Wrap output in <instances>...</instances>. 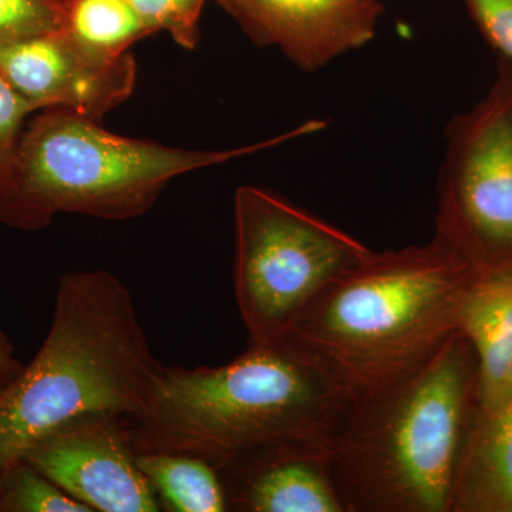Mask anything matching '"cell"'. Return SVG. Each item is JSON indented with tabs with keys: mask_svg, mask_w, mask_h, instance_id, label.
Segmentation results:
<instances>
[{
	"mask_svg": "<svg viewBox=\"0 0 512 512\" xmlns=\"http://www.w3.org/2000/svg\"><path fill=\"white\" fill-rule=\"evenodd\" d=\"M460 332L477 356L478 407L490 406L512 366V271L477 274L464 299Z\"/></svg>",
	"mask_w": 512,
	"mask_h": 512,
	"instance_id": "13",
	"label": "cell"
},
{
	"mask_svg": "<svg viewBox=\"0 0 512 512\" xmlns=\"http://www.w3.org/2000/svg\"><path fill=\"white\" fill-rule=\"evenodd\" d=\"M234 292L251 345L282 342L302 312L370 249L266 188L234 195Z\"/></svg>",
	"mask_w": 512,
	"mask_h": 512,
	"instance_id": "6",
	"label": "cell"
},
{
	"mask_svg": "<svg viewBox=\"0 0 512 512\" xmlns=\"http://www.w3.org/2000/svg\"><path fill=\"white\" fill-rule=\"evenodd\" d=\"M0 512H93L26 461L0 481Z\"/></svg>",
	"mask_w": 512,
	"mask_h": 512,
	"instance_id": "16",
	"label": "cell"
},
{
	"mask_svg": "<svg viewBox=\"0 0 512 512\" xmlns=\"http://www.w3.org/2000/svg\"><path fill=\"white\" fill-rule=\"evenodd\" d=\"M228 511L346 512L328 441L298 440L248 451L220 471Z\"/></svg>",
	"mask_w": 512,
	"mask_h": 512,
	"instance_id": "11",
	"label": "cell"
},
{
	"mask_svg": "<svg viewBox=\"0 0 512 512\" xmlns=\"http://www.w3.org/2000/svg\"><path fill=\"white\" fill-rule=\"evenodd\" d=\"M451 512H512V396L474 414Z\"/></svg>",
	"mask_w": 512,
	"mask_h": 512,
	"instance_id": "12",
	"label": "cell"
},
{
	"mask_svg": "<svg viewBox=\"0 0 512 512\" xmlns=\"http://www.w3.org/2000/svg\"><path fill=\"white\" fill-rule=\"evenodd\" d=\"M245 35L303 72L362 49L376 36L380 0H217Z\"/></svg>",
	"mask_w": 512,
	"mask_h": 512,
	"instance_id": "10",
	"label": "cell"
},
{
	"mask_svg": "<svg viewBox=\"0 0 512 512\" xmlns=\"http://www.w3.org/2000/svg\"><path fill=\"white\" fill-rule=\"evenodd\" d=\"M100 123L72 111H37L0 178V224L36 232L60 214L104 221L141 217L180 175L259 153L323 127L322 121L312 120L251 146L202 151L117 136Z\"/></svg>",
	"mask_w": 512,
	"mask_h": 512,
	"instance_id": "5",
	"label": "cell"
},
{
	"mask_svg": "<svg viewBox=\"0 0 512 512\" xmlns=\"http://www.w3.org/2000/svg\"><path fill=\"white\" fill-rule=\"evenodd\" d=\"M133 419L103 414L74 421L23 461L93 512L161 511L160 497L138 466Z\"/></svg>",
	"mask_w": 512,
	"mask_h": 512,
	"instance_id": "8",
	"label": "cell"
},
{
	"mask_svg": "<svg viewBox=\"0 0 512 512\" xmlns=\"http://www.w3.org/2000/svg\"><path fill=\"white\" fill-rule=\"evenodd\" d=\"M60 2H62L63 5H66V3L69 2V0H60Z\"/></svg>",
	"mask_w": 512,
	"mask_h": 512,
	"instance_id": "23",
	"label": "cell"
},
{
	"mask_svg": "<svg viewBox=\"0 0 512 512\" xmlns=\"http://www.w3.org/2000/svg\"><path fill=\"white\" fill-rule=\"evenodd\" d=\"M477 272L433 237L369 255L302 312L284 340L312 353L353 397L402 379L454 333Z\"/></svg>",
	"mask_w": 512,
	"mask_h": 512,
	"instance_id": "4",
	"label": "cell"
},
{
	"mask_svg": "<svg viewBox=\"0 0 512 512\" xmlns=\"http://www.w3.org/2000/svg\"><path fill=\"white\" fill-rule=\"evenodd\" d=\"M468 16L500 59L512 63V0H463Z\"/></svg>",
	"mask_w": 512,
	"mask_h": 512,
	"instance_id": "19",
	"label": "cell"
},
{
	"mask_svg": "<svg viewBox=\"0 0 512 512\" xmlns=\"http://www.w3.org/2000/svg\"><path fill=\"white\" fill-rule=\"evenodd\" d=\"M512 396V366L510 369V372H508L507 379H505L503 389H501L500 396L497 397V400H495V403L501 402V400L508 399V397ZM493 404H490V406H493ZM488 407V406H485Z\"/></svg>",
	"mask_w": 512,
	"mask_h": 512,
	"instance_id": "22",
	"label": "cell"
},
{
	"mask_svg": "<svg viewBox=\"0 0 512 512\" xmlns=\"http://www.w3.org/2000/svg\"><path fill=\"white\" fill-rule=\"evenodd\" d=\"M137 461L160 497L163 510L228 511L220 474L200 458L183 454L143 453L138 454Z\"/></svg>",
	"mask_w": 512,
	"mask_h": 512,
	"instance_id": "14",
	"label": "cell"
},
{
	"mask_svg": "<svg viewBox=\"0 0 512 512\" xmlns=\"http://www.w3.org/2000/svg\"><path fill=\"white\" fill-rule=\"evenodd\" d=\"M33 113L28 101L0 73V178L8 171L26 120Z\"/></svg>",
	"mask_w": 512,
	"mask_h": 512,
	"instance_id": "20",
	"label": "cell"
},
{
	"mask_svg": "<svg viewBox=\"0 0 512 512\" xmlns=\"http://www.w3.org/2000/svg\"><path fill=\"white\" fill-rule=\"evenodd\" d=\"M480 373L461 332L409 375L355 396L330 440L346 512H451Z\"/></svg>",
	"mask_w": 512,
	"mask_h": 512,
	"instance_id": "3",
	"label": "cell"
},
{
	"mask_svg": "<svg viewBox=\"0 0 512 512\" xmlns=\"http://www.w3.org/2000/svg\"><path fill=\"white\" fill-rule=\"evenodd\" d=\"M163 369L116 275L101 269L63 275L45 342L0 392V481L74 421L140 416Z\"/></svg>",
	"mask_w": 512,
	"mask_h": 512,
	"instance_id": "2",
	"label": "cell"
},
{
	"mask_svg": "<svg viewBox=\"0 0 512 512\" xmlns=\"http://www.w3.org/2000/svg\"><path fill=\"white\" fill-rule=\"evenodd\" d=\"M60 0H0V46L62 29Z\"/></svg>",
	"mask_w": 512,
	"mask_h": 512,
	"instance_id": "18",
	"label": "cell"
},
{
	"mask_svg": "<svg viewBox=\"0 0 512 512\" xmlns=\"http://www.w3.org/2000/svg\"><path fill=\"white\" fill-rule=\"evenodd\" d=\"M22 369L23 365L13 355V348L8 338L0 333V392L16 379Z\"/></svg>",
	"mask_w": 512,
	"mask_h": 512,
	"instance_id": "21",
	"label": "cell"
},
{
	"mask_svg": "<svg viewBox=\"0 0 512 512\" xmlns=\"http://www.w3.org/2000/svg\"><path fill=\"white\" fill-rule=\"evenodd\" d=\"M0 73L33 113L66 110L101 121L133 94L137 64L130 53L94 56L59 29L0 46Z\"/></svg>",
	"mask_w": 512,
	"mask_h": 512,
	"instance_id": "9",
	"label": "cell"
},
{
	"mask_svg": "<svg viewBox=\"0 0 512 512\" xmlns=\"http://www.w3.org/2000/svg\"><path fill=\"white\" fill-rule=\"evenodd\" d=\"M434 237L477 274L512 271V63L446 130Z\"/></svg>",
	"mask_w": 512,
	"mask_h": 512,
	"instance_id": "7",
	"label": "cell"
},
{
	"mask_svg": "<svg viewBox=\"0 0 512 512\" xmlns=\"http://www.w3.org/2000/svg\"><path fill=\"white\" fill-rule=\"evenodd\" d=\"M353 396L301 346L251 345L227 365L164 366L133 419L137 454H183L220 471L269 444L332 440Z\"/></svg>",
	"mask_w": 512,
	"mask_h": 512,
	"instance_id": "1",
	"label": "cell"
},
{
	"mask_svg": "<svg viewBox=\"0 0 512 512\" xmlns=\"http://www.w3.org/2000/svg\"><path fill=\"white\" fill-rule=\"evenodd\" d=\"M208 0H130L151 33L167 32L183 49L200 42V19Z\"/></svg>",
	"mask_w": 512,
	"mask_h": 512,
	"instance_id": "17",
	"label": "cell"
},
{
	"mask_svg": "<svg viewBox=\"0 0 512 512\" xmlns=\"http://www.w3.org/2000/svg\"><path fill=\"white\" fill-rule=\"evenodd\" d=\"M62 29L86 52L114 60L153 35L130 0H69Z\"/></svg>",
	"mask_w": 512,
	"mask_h": 512,
	"instance_id": "15",
	"label": "cell"
}]
</instances>
